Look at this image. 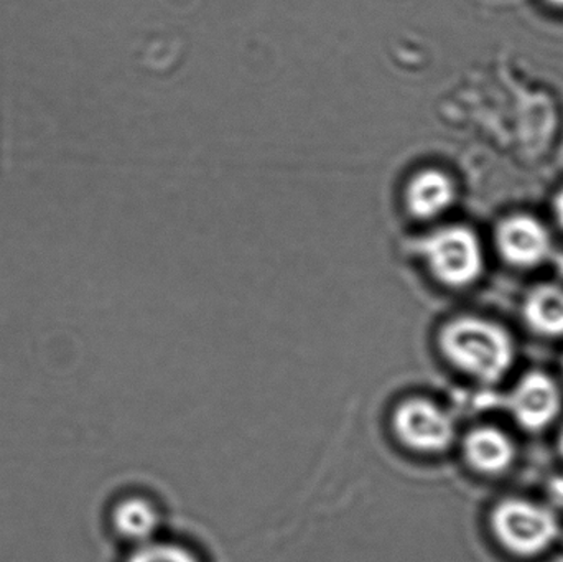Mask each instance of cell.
I'll list each match as a JSON object with an SVG mask.
<instances>
[{
    "label": "cell",
    "instance_id": "cell-15",
    "mask_svg": "<svg viewBox=\"0 0 563 562\" xmlns=\"http://www.w3.org/2000/svg\"><path fill=\"white\" fill-rule=\"evenodd\" d=\"M561 451H562V454H563V429H562V434H561Z\"/></svg>",
    "mask_w": 563,
    "mask_h": 562
},
{
    "label": "cell",
    "instance_id": "cell-4",
    "mask_svg": "<svg viewBox=\"0 0 563 562\" xmlns=\"http://www.w3.org/2000/svg\"><path fill=\"white\" fill-rule=\"evenodd\" d=\"M394 428L407 448L423 454L445 452L456 434L452 416L427 399L402 403L396 411Z\"/></svg>",
    "mask_w": 563,
    "mask_h": 562
},
{
    "label": "cell",
    "instance_id": "cell-14",
    "mask_svg": "<svg viewBox=\"0 0 563 562\" xmlns=\"http://www.w3.org/2000/svg\"><path fill=\"white\" fill-rule=\"evenodd\" d=\"M552 5L563 7V0H548Z\"/></svg>",
    "mask_w": 563,
    "mask_h": 562
},
{
    "label": "cell",
    "instance_id": "cell-6",
    "mask_svg": "<svg viewBox=\"0 0 563 562\" xmlns=\"http://www.w3.org/2000/svg\"><path fill=\"white\" fill-rule=\"evenodd\" d=\"M512 415L522 428L542 431L562 409V395L554 379L544 373H531L521 379L511 396Z\"/></svg>",
    "mask_w": 563,
    "mask_h": 562
},
{
    "label": "cell",
    "instance_id": "cell-9",
    "mask_svg": "<svg viewBox=\"0 0 563 562\" xmlns=\"http://www.w3.org/2000/svg\"><path fill=\"white\" fill-rule=\"evenodd\" d=\"M529 327L545 337H563V289L541 286L529 294L525 304Z\"/></svg>",
    "mask_w": 563,
    "mask_h": 562
},
{
    "label": "cell",
    "instance_id": "cell-7",
    "mask_svg": "<svg viewBox=\"0 0 563 562\" xmlns=\"http://www.w3.org/2000/svg\"><path fill=\"white\" fill-rule=\"evenodd\" d=\"M455 185L443 172L429 168L410 180L406 191L407 207L413 217L430 220L449 210L455 201Z\"/></svg>",
    "mask_w": 563,
    "mask_h": 562
},
{
    "label": "cell",
    "instance_id": "cell-11",
    "mask_svg": "<svg viewBox=\"0 0 563 562\" xmlns=\"http://www.w3.org/2000/svg\"><path fill=\"white\" fill-rule=\"evenodd\" d=\"M129 562H200L194 553L185 550L184 547L172 543H148L139 544L137 550L132 554Z\"/></svg>",
    "mask_w": 563,
    "mask_h": 562
},
{
    "label": "cell",
    "instance_id": "cell-5",
    "mask_svg": "<svg viewBox=\"0 0 563 562\" xmlns=\"http://www.w3.org/2000/svg\"><path fill=\"white\" fill-rule=\"evenodd\" d=\"M498 250L512 266L534 267L548 260L552 250L548 228L529 214H515L499 224Z\"/></svg>",
    "mask_w": 563,
    "mask_h": 562
},
{
    "label": "cell",
    "instance_id": "cell-1",
    "mask_svg": "<svg viewBox=\"0 0 563 562\" xmlns=\"http://www.w3.org/2000/svg\"><path fill=\"white\" fill-rule=\"evenodd\" d=\"M446 359L483 383H496L511 370L516 346L508 330L478 317L452 320L440 335Z\"/></svg>",
    "mask_w": 563,
    "mask_h": 562
},
{
    "label": "cell",
    "instance_id": "cell-10",
    "mask_svg": "<svg viewBox=\"0 0 563 562\" xmlns=\"http://www.w3.org/2000/svg\"><path fill=\"white\" fill-rule=\"evenodd\" d=\"M114 525L125 540L144 544L154 540L161 527V517L148 502L131 498L119 505L114 514Z\"/></svg>",
    "mask_w": 563,
    "mask_h": 562
},
{
    "label": "cell",
    "instance_id": "cell-2",
    "mask_svg": "<svg viewBox=\"0 0 563 562\" xmlns=\"http://www.w3.org/2000/svg\"><path fill=\"white\" fill-rule=\"evenodd\" d=\"M493 531L499 543L518 557H538L558 541L561 527L551 508L509 498L493 511Z\"/></svg>",
    "mask_w": 563,
    "mask_h": 562
},
{
    "label": "cell",
    "instance_id": "cell-3",
    "mask_svg": "<svg viewBox=\"0 0 563 562\" xmlns=\"http://www.w3.org/2000/svg\"><path fill=\"white\" fill-rule=\"evenodd\" d=\"M423 256L433 276L449 287H466L482 276L485 267L482 243L466 227H446L422 243Z\"/></svg>",
    "mask_w": 563,
    "mask_h": 562
},
{
    "label": "cell",
    "instance_id": "cell-13",
    "mask_svg": "<svg viewBox=\"0 0 563 562\" xmlns=\"http://www.w3.org/2000/svg\"><path fill=\"white\" fill-rule=\"evenodd\" d=\"M551 495L558 500V504H563V481H558L555 484H552Z\"/></svg>",
    "mask_w": 563,
    "mask_h": 562
},
{
    "label": "cell",
    "instance_id": "cell-12",
    "mask_svg": "<svg viewBox=\"0 0 563 562\" xmlns=\"http://www.w3.org/2000/svg\"><path fill=\"white\" fill-rule=\"evenodd\" d=\"M554 211L555 218H558L559 223L563 228V188L559 191L558 198H555Z\"/></svg>",
    "mask_w": 563,
    "mask_h": 562
},
{
    "label": "cell",
    "instance_id": "cell-8",
    "mask_svg": "<svg viewBox=\"0 0 563 562\" xmlns=\"http://www.w3.org/2000/svg\"><path fill=\"white\" fill-rule=\"evenodd\" d=\"M465 455L476 471L501 474L515 462V442L499 429H475L466 436Z\"/></svg>",
    "mask_w": 563,
    "mask_h": 562
}]
</instances>
